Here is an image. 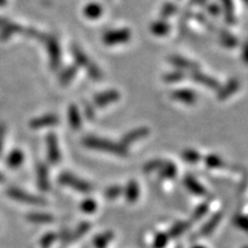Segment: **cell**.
<instances>
[{"instance_id":"cell-51","label":"cell","mask_w":248,"mask_h":248,"mask_svg":"<svg viewBox=\"0 0 248 248\" xmlns=\"http://www.w3.org/2000/svg\"><path fill=\"white\" fill-rule=\"evenodd\" d=\"M4 181V176H2V173L0 172V182H2Z\"/></svg>"},{"instance_id":"cell-52","label":"cell","mask_w":248,"mask_h":248,"mask_svg":"<svg viewBox=\"0 0 248 248\" xmlns=\"http://www.w3.org/2000/svg\"><path fill=\"white\" fill-rule=\"evenodd\" d=\"M191 2L192 4H195V2H197V0H191Z\"/></svg>"},{"instance_id":"cell-39","label":"cell","mask_w":248,"mask_h":248,"mask_svg":"<svg viewBox=\"0 0 248 248\" xmlns=\"http://www.w3.org/2000/svg\"><path fill=\"white\" fill-rule=\"evenodd\" d=\"M164 161H162L161 159H153L151 161H148L147 163H145L144 168H142V170H144V172H154L156 171V170H160L161 167H162Z\"/></svg>"},{"instance_id":"cell-37","label":"cell","mask_w":248,"mask_h":248,"mask_svg":"<svg viewBox=\"0 0 248 248\" xmlns=\"http://www.w3.org/2000/svg\"><path fill=\"white\" fill-rule=\"evenodd\" d=\"M208 212H209V204L207 202L201 203L197 207V208H195L193 214H192V219H193V221H199V219L206 216V214Z\"/></svg>"},{"instance_id":"cell-25","label":"cell","mask_w":248,"mask_h":248,"mask_svg":"<svg viewBox=\"0 0 248 248\" xmlns=\"http://www.w3.org/2000/svg\"><path fill=\"white\" fill-rule=\"evenodd\" d=\"M84 15L90 20H97L102 15V6L98 2H90L84 7Z\"/></svg>"},{"instance_id":"cell-31","label":"cell","mask_w":248,"mask_h":248,"mask_svg":"<svg viewBox=\"0 0 248 248\" xmlns=\"http://www.w3.org/2000/svg\"><path fill=\"white\" fill-rule=\"evenodd\" d=\"M182 157L188 163H198L201 160V154L193 148H187L182 152Z\"/></svg>"},{"instance_id":"cell-12","label":"cell","mask_w":248,"mask_h":248,"mask_svg":"<svg viewBox=\"0 0 248 248\" xmlns=\"http://www.w3.org/2000/svg\"><path fill=\"white\" fill-rule=\"evenodd\" d=\"M150 135V130L147 128H137L135 130H131V131L126 132L125 135L123 136L122 140H121L120 144H122L124 147L129 146V145L133 144V142L140 140V139L147 137Z\"/></svg>"},{"instance_id":"cell-15","label":"cell","mask_w":248,"mask_h":248,"mask_svg":"<svg viewBox=\"0 0 248 248\" xmlns=\"http://www.w3.org/2000/svg\"><path fill=\"white\" fill-rule=\"evenodd\" d=\"M184 185L186 186L188 191L191 193H193L195 195H199V197H202V195H206L207 191L206 188L203 187V185L198 181L194 176L192 175H186L184 177Z\"/></svg>"},{"instance_id":"cell-1","label":"cell","mask_w":248,"mask_h":248,"mask_svg":"<svg viewBox=\"0 0 248 248\" xmlns=\"http://www.w3.org/2000/svg\"><path fill=\"white\" fill-rule=\"evenodd\" d=\"M83 144L88 148L113 153L115 155H120V156H126L129 154L126 147H124L122 144H117V142L107 140V139L94 137V136H89V137L84 138Z\"/></svg>"},{"instance_id":"cell-18","label":"cell","mask_w":248,"mask_h":248,"mask_svg":"<svg viewBox=\"0 0 248 248\" xmlns=\"http://www.w3.org/2000/svg\"><path fill=\"white\" fill-rule=\"evenodd\" d=\"M18 32H24V28L21 27L20 24L7 21L4 26L0 28V39L7 40L11 38L14 33H18Z\"/></svg>"},{"instance_id":"cell-36","label":"cell","mask_w":248,"mask_h":248,"mask_svg":"<svg viewBox=\"0 0 248 248\" xmlns=\"http://www.w3.org/2000/svg\"><path fill=\"white\" fill-rule=\"evenodd\" d=\"M169 243V235L164 232H159L153 240V248H166Z\"/></svg>"},{"instance_id":"cell-38","label":"cell","mask_w":248,"mask_h":248,"mask_svg":"<svg viewBox=\"0 0 248 248\" xmlns=\"http://www.w3.org/2000/svg\"><path fill=\"white\" fill-rule=\"evenodd\" d=\"M121 194H123V187H121L120 185H111L105 191V195L109 200L117 199Z\"/></svg>"},{"instance_id":"cell-44","label":"cell","mask_w":248,"mask_h":248,"mask_svg":"<svg viewBox=\"0 0 248 248\" xmlns=\"http://www.w3.org/2000/svg\"><path fill=\"white\" fill-rule=\"evenodd\" d=\"M84 113H85V116L88 117L89 121H93L95 117V114H94V109H93L92 107V104H89V102L84 101Z\"/></svg>"},{"instance_id":"cell-48","label":"cell","mask_w":248,"mask_h":248,"mask_svg":"<svg viewBox=\"0 0 248 248\" xmlns=\"http://www.w3.org/2000/svg\"><path fill=\"white\" fill-rule=\"evenodd\" d=\"M6 4H7V0H0V7H2Z\"/></svg>"},{"instance_id":"cell-22","label":"cell","mask_w":248,"mask_h":248,"mask_svg":"<svg viewBox=\"0 0 248 248\" xmlns=\"http://www.w3.org/2000/svg\"><path fill=\"white\" fill-rule=\"evenodd\" d=\"M24 161V153L21 150H13L8 154L7 159H6V163L9 168L16 169Z\"/></svg>"},{"instance_id":"cell-26","label":"cell","mask_w":248,"mask_h":248,"mask_svg":"<svg viewBox=\"0 0 248 248\" xmlns=\"http://www.w3.org/2000/svg\"><path fill=\"white\" fill-rule=\"evenodd\" d=\"M114 233L111 231H105L102 233L98 234L97 237L93 240V245H94L95 248H107L108 245L113 239Z\"/></svg>"},{"instance_id":"cell-49","label":"cell","mask_w":248,"mask_h":248,"mask_svg":"<svg viewBox=\"0 0 248 248\" xmlns=\"http://www.w3.org/2000/svg\"><path fill=\"white\" fill-rule=\"evenodd\" d=\"M206 1H207V0H197V2L199 5H204V4H206Z\"/></svg>"},{"instance_id":"cell-23","label":"cell","mask_w":248,"mask_h":248,"mask_svg":"<svg viewBox=\"0 0 248 248\" xmlns=\"http://www.w3.org/2000/svg\"><path fill=\"white\" fill-rule=\"evenodd\" d=\"M170 29H171V27H170V24L167 22L166 20L155 21V22L151 24V31L155 36L161 37V36L168 35Z\"/></svg>"},{"instance_id":"cell-34","label":"cell","mask_w":248,"mask_h":248,"mask_svg":"<svg viewBox=\"0 0 248 248\" xmlns=\"http://www.w3.org/2000/svg\"><path fill=\"white\" fill-rule=\"evenodd\" d=\"M97 201L92 199V198H88V199H84L80 202V210L85 214H93L97 210Z\"/></svg>"},{"instance_id":"cell-35","label":"cell","mask_w":248,"mask_h":248,"mask_svg":"<svg viewBox=\"0 0 248 248\" xmlns=\"http://www.w3.org/2000/svg\"><path fill=\"white\" fill-rule=\"evenodd\" d=\"M58 238L59 235L55 232H46L42 237V239H40V246L43 248H49L55 243Z\"/></svg>"},{"instance_id":"cell-33","label":"cell","mask_w":248,"mask_h":248,"mask_svg":"<svg viewBox=\"0 0 248 248\" xmlns=\"http://www.w3.org/2000/svg\"><path fill=\"white\" fill-rule=\"evenodd\" d=\"M190 228V222H178L176 223L175 225H172V228L170 229V232H169V237H179V235H182L184 232L187 230V229Z\"/></svg>"},{"instance_id":"cell-16","label":"cell","mask_w":248,"mask_h":248,"mask_svg":"<svg viewBox=\"0 0 248 248\" xmlns=\"http://www.w3.org/2000/svg\"><path fill=\"white\" fill-rule=\"evenodd\" d=\"M123 195L128 202H136L139 199V195H140V187H139L138 183L136 181L128 182V184L123 188Z\"/></svg>"},{"instance_id":"cell-24","label":"cell","mask_w":248,"mask_h":248,"mask_svg":"<svg viewBox=\"0 0 248 248\" xmlns=\"http://www.w3.org/2000/svg\"><path fill=\"white\" fill-rule=\"evenodd\" d=\"M160 176L164 179H173L177 176V167L171 161L163 162L160 168Z\"/></svg>"},{"instance_id":"cell-42","label":"cell","mask_w":248,"mask_h":248,"mask_svg":"<svg viewBox=\"0 0 248 248\" xmlns=\"http://www.w3.org/2000/svg\"><path fill=\"white\" fill-rule=\"evenodd\" d=\"M233 222H234V224L238 226V228L241 229V230L247 231V218H246V216L240 215V214H239V215H237L234 217Z\"/></svg>"},{"instance_id":"cell-6","label":"cell","mask_w":248,"mask_h":248,"mask_svg":"<svg viewBox=\"0 0 248 248\" xmlns=\"http://www.w3.org/2000/svg\"><path fill=\"white\" fill-rule=\"evenodd\" d=\"M131 39V31L126 28L116 30H109L104 35V43L108 46L124 44Z\"/></svg>"},{"instance_id":"cell-30","label":"cell","mask_w":248,"mask_h":248,"mask_svg":"<svg viewBox=\"0 0 248 248\" xmlns=\"http://www.w3.org/2000/svg\"><path fill=\"white\" fill-rule=\"evenodd\" d=\"M77 70H78V67L76 64H73V66H69L66 69L63 70V73L60 75V83L61 85H68L71 82V79L76 76Z\"/></svg>"},{"instance_id":"cell-32","label":"cell","mask_w":248,"mask_h":248,"mask_svg":"<svg viewBox=\"0 0 248 248\" xmlns=\"http://www.w3.org/2000/svg\"><path fill=\"white\" fill-rule=\"evenodd\" d=\"M185 77L186 75L182 70H175V71H170V73H167L166 75L163 76V80L166 83H169V84H172V83L182 82Z\"/></svg>"},{"instance_id":"cell-29","label":"cell","mask_w":248,"mask_h":248,"mask_svg":"<svg viewBox=\"0 0 248 248\" xmlns=\"http://www.w3.org/2000/svg\"><path fill=\"white\" fill-rule=\"evenodd\" d=\"M204 163L210 169H221L225 166L224 161L221 156L216 154H209L204 157Z\"/></svg>"},{"instance_id":"cell-5","label":"cell","mask_w":248,"mask_h":248,"mask_svg":"<svg viewBox=\"0 0 248 248\" xmlns=\"http://www.w3.org/2000/svg\"><path fill=\"white\" fill-rule=\"evenodd\" d=\"M7 194L8 197L12 198V199L21 201V202L23 203L33 204V206H45V204L47 203V201H46L44 198L38 197V195H33L29 193V192H26L17 187L8 188Z\"/></svg>"},{"instance_id":"cell-40","label":"cell","mask_w":248,"mask_h":248,"mask_svg":"<svg viewBox=\"0 0 248 248\" xmlns=\"http://www.w3.org/2000/svg\"><path fill=\"white\" fill-rule=\"evenodd\" d=\"M176 12H177V6L172 2H166L161 9V17H162V20H166V18L172 16Z\"/></svg>"},{"instance_id":"cell-17","label":"cell","mask_w":248,"mask_h":248,"mask_svg":"<svg viewBox=\"0 0 248 248\" xmlns=\"http://www.w3.org/2000/svg\"><path fill=\"white\" fill-rule=\"evenodd\" d=\"M37 185H38L40 191L49 190V178H48V169L44 163H40L37 167Z\"/></svg>"},{"instance_id":"cell-41","label":"cell","mask_w":248,"mask_h":248,"mask_svg":"<svg viewBox=\"0 0 248 248\" xmlns=\"http://www.w3.org/2000/svg\"><path fill=\"white\" fill-rule=\"evenodd\" d=\"M89 230H90V224H89V223H86V222L82 223V224L78 225V228L76 229L75 232H74L73 237H71V238H73V239H77V238H79V237H82V235H84Z\"/></svg>"},{"instance_id":"cell-43","label":"cell","mask_w":248,"mask_h":248,"mask_svg":"<svg viewBox=\"0 0 248 248\" xmlns=\"http://www.w3.org/2000/svg\"><path fill=\"white\" fill-rule=\"evenodd\" d=\"M207 11H208L209 14H212L213 16H218L219 14H221L222 12V8L221 6L218 4H216V2H212V4H209L207 6Z\"/></svg>"},{"instance_id":"cell-54","label":"cell","mask_w":248,"mask_h":248,"mask_svg":"<svg viewBox=\"0 0 248 248\" xmlns=\"http://www.w3.org/2000/svg\"><path fill=\"white\" fill-rule=\"evenodd\" d=\"M245 248H246V247H245Z\"/></svg>"},{"instance_id":"cell-11","label":"cell","mask_w":248,"mask_h":248,"mask_svg":"<svg viewBox=\"0 0 248 248\" xmlns=\"http://www.w3.org/2000/svg\"><path fill=\"white\" fill-rule=\"evenodd\" d=\"M57 124H59V116L55 115V114H46V115L32 119L29 122L30 128L33 130L47 128V126H54Z\"/></svg>"},{"instance_id":"cell-50","label":"cell","mask_w":248,"mask_h":248,"mask_svg":"<svg viewBox=\"0 0 248 248\" xmlns=\"http://www.w3.org/2000/svg\"><path fill=\"white\" fill-rule=\"evenodd\" d=\"M192 248H207V247L202 246V245H195V246H193Z\"/></svg>"},{"instance_id":"cell-7","label":"cell","mask_w":248,"mask_h":248,"mask_svg":"<svg viewBox=\"0 0 248 248\" xmlns=\"http://www.w3.org/2000/svg\"><path fill=\"white\" fill-rule=\"evenodd\" d=\"M120 98V92H117L116 90H107V91L95 94L94 98H93V104H94V106L99 108L106 107L108 105L116 102Z\"/></svg>"},{"instance_id":"cell-4","label":"cell","mask_w":248,"mask_h":248,"mask_svg":"<svg viewBox=\"0 0 248 248\" xmlns=\"http://www.w3.org/2000/svg\"><path fill=\"white\" fill-rule=\"evenodd\" d=\"M59 182L62 185L68 186V187L78 191L80 193H89L93 190V186L89 182L80 179L70 172H62L60 177H59Z\"/></svg>"},{"instance_id":"cell-27","label":"cell","mask_w":248,"mask_h":248,"mask_svg":"<svg viewBox=\"0 0 248 248\" xmlns=\"http://www.w3.org/2000/svg\"><path fill=\"white\" fill-rule=\"evenodd\" d=\"M219 40H221L222 45L228 48H233L238 45V39L226 30L219 31Z\"/></svg>"},{"instance_id":"cell-46","label":"cell","mask_w":248,"mask_h":248,"mask_svg":"<svg viewBox=\"0 0 248 248\" xmlns=\"http://www.w3.org/2000/svg\"><path fill=\"white\" fill-rule=\"evenodd\" d=\"M5 133H6V126L4 124H0V154H1L2 152V146H4Z\"/></svg>"},{"instance_id":"cell-21","label":"cell","mask_w":248,"mask_h":248,"mask_svg":"<svg viewBox=\"0 0 248 248\" xmlns=\"http://www.w3.org/2000/svg\"><path fill=\"white\" fill-rule=\"evenodd\" d=\"M27 219L35 224H49L54 222V216L47 213H31L27 216Z\"/></svg>"},{"instance_id":"cell-47","label":"cell","mask_w":248,"mask_h":248,"mask_svg":"<svg viewBox=\"0 0 248 248\" xmlns=\"http://www.w3.org/2000/svg\"><path fill=\"white\" fill-rule=\"evenodd\" d=\"M7 22V20H6V18H4V17H0V28H1L2 26H4V24Z\"/></svg>"},{"instance_id":"cell-19","label":"cell","mask_w":248,"mask_h":248,"mask_svg":"<svg viewBox=\"0 0 248 248\" xmlns=\"http://www.w3.org/2000/svg\"><path fill=\"white\" fill-rule=\"evenodd\" d=\"M222 217H223V213L222 212H218L216 214H214V215L210 217V218L204 223L202 228H201L200 230V234L201 235H209L212 234L214 230L218 226L219 223L222 221Z\"/></svg>"},{"instance_id":"cell-9","label":"cell","mask_w":248,"mask_h":248,"mask_svg":"<svg viewBox=\"0 0 248 248\" xmlns=\"http://www.w3.org/2000/svg\"><path fill=\"white\" fill-rule=\"evenodd\" d=\"M170 97L173 100L182 102V104L185 105H193L197 101L198 95L193 90L191 89H177V90H173L170 93Z\"/></svg>"},{"instance_id":"cell-10","label":"cell","mask_w":248,"mask_h":248,"mask_svg":"<svg viewBox=\"0 0 248 248\" xmlns=\"http://www.w3.org/2000/svg\"><path fill=\"white\" fill-rule=\"evenodd\" d=\"M191 78L193 79L195 83H198V84L204 85L206 88H208V89L218 90L219 88H221V83H219L218 80H217L216 78H214V77H212V76L207 75V74L201 73L200 70L192 71Z\"/></svg>"},{"instance_id":"cell-53","label":"cell","mask_w":248,"mask_h":248,"mask_svg":"<svg viewBox=\"0 0 248 248\" xmlns=\"http://www.w3.org/2000/svg\"><path fill=\"white\" fill-rule=\"evenodd\" d=\"M178 248H181V247H178Z\"/></svg>"},{"instance_id":"cell-8","label":"cell","mask_w":248,"mask_h":248,"mask_svg":"<svg viewBox=\"0 0 248 248\" xmlns=\"http://www.w3.org/2000/svg\"><path fill=\"white\" fill-rule=\"evenodd\" d=\"M46 145H47L48 160L51 163H58L61 159L60 148H59L58 138L53 132H49L46 136Z\"/></svg>"},{"instance_id":"cell-13","label":"cell","mask_w":248,"mask_h":248,"mask_svg":"<svg viewBox=\"0 0 248 248\" xmlns=\"http://www.w3.org/2000/svg\"><path fill=\"white\" fill-rule=\"evenodd\" d=\"M240 88V83L237 78H231L228 80V83L224 86L218 89L217 92V99L221 101H224L226 99H229L238 91V89Z\"/></svg>"},{"instance_id":"cell-3","label":"cell","mask_w":248,"mask_h":248,"mask_svg":"<svg viewBox=\"0 0 248 248\" xmlns=\"http://www.w3.org/2000/svg\"><path fill=\"white\" fill-rule=\"evenodd\" d=\"M40 40H43V42L45 43L46 48H47L48 51L51 68L53 70H57L61 64V48L58 39L53 36L44 35V33H43L42 37H40Z\"/></svg>"},{"instance_id":"cell-45","label":"cell","mask_w":248,"mask_h":248,"mask_svg":"<svg viewBox=\"0 0 248 248\" xmlns=\"http://www.w3.org/2000/svg\"><path fill=\"white\" fill-rule=\"evenodd\" d=\"M195 20L198 21V22L203 24V26H206L208 29H214V26L213 24H210V22L208 20H207V17L204 16V15L200 14V13H197L195 14Z\"/></svg>"},{"instance_id":"cell-14","label":"cell","mask_w":248,"mask_h":248,"mask_svg":"<svg viewBox=\"0 0 248 248\" xmlns=\"http://www.w3.org/2000/svg\"><path fill=\"white\" fill-rule=\"evenodd\" d=\"M168 60L170 63L173 64L175 67H177L179 70L184 69V70L195 71L200 69V66L197 63V62L192 61L190 59L179 57V55H170Z\"/></svg>"},{"instance_id":"cell-28","label":"cell","mask_w":248,"mask_h":248,"mask_svg":"<svg viewBox=\"0 0 248 248\" xmlns=\"http://www.w3.org/2000/svg\"><path fill=\"white\" fill-rule=\"evenodd\" d=\"M223 9L225 13V21L229 24L235 23V15H234V5L232 0H222Z\"/></svg>"},{"instance_id":"cell-2","label":"cell","mask_w":248,"mask_h":248,"mask_svg":"<svg viewBox=\"0 0 248 248\" xmlns=\"http://www.w3.org/2000/svg\"><path fill=\"white\" fill-rule=\"evenodd\" d=\"M71 54H73L74 60L76 62L77 67H84L86 71H88L89 76L91 77L92 79H100L102 77L101 70L99 69V67L94 62L91 61L89 59L88 55H86L83 49H80L77 45L71 46Z\"/></svg>"},{"instance_id":"cell-20","label":"cell","mask_w":248,"mask_h":248,"mask_svg":"<svg viewBox=\"0 0 248 248\" xmlns=\"http://www.w3.org/2000/svg\"><path fill=\"white\" fill-rule=\"evenodd\" d=\"M68 120H69V124L71 129L79 130L82 126V116H80L79 109L76 105L71 104L69 108H68Z\"/></svg>"}]
</instances>
